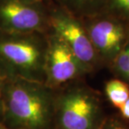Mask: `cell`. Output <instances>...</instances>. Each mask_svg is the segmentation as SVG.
I'll return each instance as SVG.
<instances>
[{"label": "cell", "mask_w": 129, "mask_h": 129, "mask_svg": "<svg viewBox=\"0 0 129 129\" xmlns=\"http://www.w3.org/2000/svg\"><path fill=\"white\" fill-rule=\"evenodd\" d=\"M50 31L62 40L87 74L103 67L91 43L82 19L73 15L54 1L49 2Z\"/></svg>", "instance_id": "277c9868"}, {"label": "cell", "mask_w": 129, "mask_h": 129, "mask_svg": "<svg viewBox=\"0 0 129 129\" xmlns=\"http://www.w3.org/2000/svg\"><path fill=\"white\" fill-rule=\"evenodd\" d=\"M49 2L43 0H0V31L50 32Z\"/></svg>", "instance_id": "8992f818"}, {"label": "cell", "mask_w": 129, "mask_h": 129, "mask_svg": "<svg viewBox=\"0 0 129 129\" xmlns=\"http://www.w3.org/2000/svg\"><path fill=\"white\" fill-rule=\"evenodd\" d=\"M104 90L109 102L118 110L129 98V84L119 78L114 77L107 81Z\"/></svg>", "instance_id": "9c48e42d"}, {"label": "cell", "mask_w": 129, "mask_h": 129, "mask_svg": "<svg viewBox=\"0 0 129 129\" xmlns=\"http://www.w3.org/2000/svg\"><path fill=\"white\" fill-rule=\"evenodd\" d=\"M56 90L44 83L3 80V123L12 129H53Z\"/></svg>", "instance_id": "6da1fadb"}, {"label": "cell", "mask_w": 129, "mask_h": 129, "mask_svg": "<svg viewBox=\"0 0 129 129\" xmlns=\"http://www.w3.org/2000/svg\"><path fill=\"white\" fill-rule=\"evenodd\" d=\"M103 12L129 22V0H106Z\"/></svg>", "instance_id": "8fae6325"}, {"label": "cell", "mask_w": 129, "mask_h": 129, "mask_svg": "<svg viewBox=\"0 0 129 129\" xmlns=\"http://www.w3.org/2000/svg\"><path fill=\"white\" fill-rule=\"evenodd\" d=\"M2 85L3 79L0 76V122H3V104H2Z\"/></svg>", "instance_id": "5bb4252c"}, {"label": "cell", "mask_w": 129, "mask_h": 129, "mask_svg": "<svg viewBox=\"0 0 129 129\" xmlns=\"http://www.w3.org/2000/svg\"><path fill=\"white\" fill-rule=\"evenodd\" d=\"M0 129H12V128L7 127V126L4 125L3 122H0Z\"/></svg>", "instance_id": "9a60e30c"}, {"label": "cell", "mask_w": 129, "mask_h": 129, "mask_svg": "<svg viewBox=\"0 0 129 129\" xmlns=\"http://www.w3.org/2000/svg\"><path fill=\"white\" fill-rule=\"evenodd\" d=\"M44 62V84L57 90L74 81H81L87 72L62 40L53 32L47 34Z\"/></svg>", "instance_id": "52a82bcc"}, {"label": "cell", "mask_w": 129, "mask_h": 129, "mask_svg": "<svg viewBox=\"0 0 129 129\" xmlns=\"http://www.w3.org/2000/svg\"><path fill=\"white\" fill-rule=\"evenodd\" d=\"M56 90L54 129H98L106 116L99 97L81 81Z\"/></svg>", "instance_id": "3957f363"}, {"label": "cell", "mask_w": 129, "mask_h": 129, "mask_svg": "<svg viewBox=\"0 0 129 129\" xmlns=\"http://www.w3.org/2000/svg\"><path fill=\"white\" fill-rule=\"evenodd\" d=\"M82 20L103 67H108L129 41V22L105 12Z\"/></svg>", "instance_id": "5b68a950"}, {"label": "cell", "mask_w": 129, "mask_h": 129, "mask_svg": "<svg viewBox=\"0 0 129 129\" xmlns=\"http://www.w3.org/2000/svg\"><path fill=\"white\" fill-rule=\"evenodd\" d=\"M121 117L124 120H129V98L127 100V101L124 103L122 107L119 109Z\"/></svg>", "instance_id": "4fadbf2b"}, {"label": "cell", "mask_w": 129, "mask_h": 129, "mask_svg": "<svg viewBox=\"0 0 129 129\" xmlns=\"http://www.w3.org/2000/svg\"><path fill=\"white\" fill-rule=\"evenodd\" d=\"M127 82L129 84V76H128V77H127Z\"/></svg>", "instance_id": "e0dca14e"}, {"label": "cell", "mask_w": 129, "mask_h": 129, "mask_svg": "<svg viewBox=\"0 0 129 129\" xmlns=\"http://www.w3.org/2000/svg\"><path fill=\"white\" fill-rule=\"evenodd\" d=\"M43 1H45V2H51V1H53V0H43Z\"/></svg>", "instance_id": "2e32d148"}, {"label": "cell", "mask_w": 129, "mask_h": 129, "mask_svg": "<svg viewBox=\"0 0 129 129\" xmlns=\"http://www.w3.org/2000/svg\"><path fill=\"white\" fill-rule=\"evenodd\" d=\"M47 47V34L0 31L1 78L44 83Z\"/></svg>", "instance_id": "7a4b0ae2"}, {"label": "cell", "mask_w": 129, "mask_h": 129, "mask_svg": "<svg viewBox=\"0 0 129 129\" xmlns=\"http://www.w3.org/2000/svg\"><path fill=\"white\" fill-rule=\"evenodd\" d=\"M98 129H129V125L116 117H106Z\"/></svg>", "instance_id": "7c38bea8"}, {"label": "cell", "mask_w": 129, "mask_h": 129, "mask_svg": "<svg viewBox=\"0 0 129 129\" xmlns=\"http://www.w3.org/2000/svg\"><path fill=\"white\" fill-rule=\"evenodd\" d=\"M108 68H109L115 77L127 82L129 76V41Z\"/></svg>", "instance_id": "30bf717a"}, {"label": "cell", "mask_w": 129, "mask_h": 129, "mask_svg": "<svg viewBox=\"0 0 129 129\" xmlns=\"http://www.w3.org/2000/svg\"><path fill=\"white\" fill-rule=\"evenodd\" d=\"M80 19L103 12L106 0H53Z\"/></svg>", "instance_id": "ba28073f"}]
</instances>
